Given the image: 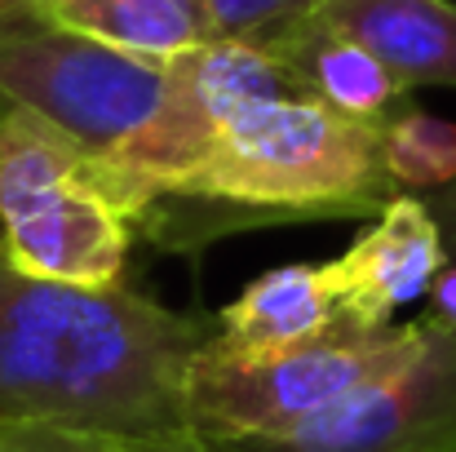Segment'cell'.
<instances>
[{
    "label": "cell",
    "instance_id": "cell-11",
    "mask_svg": "<svg viewBox=\"0 0 456 452\" xmlns=\"http://www.w3.org/2000/svg\"><path fill=\"white\" fill-rule=\"evenodd\" d=\"M275 53L302 80L310 98H319L323 107L350 120L381 125L399 107H408V89L395 80V71L377 53H368L359 40L323 27L319 18L302 22L289 40H280Z\"/></svg>",
    "mask_w": 456,
    "mask_h": 452
},
{
    "label": "cell",
    "instance_id": "cell-5",
    "mask_svg": "<svg viewBox=\"0 0 456 452\" xmlns=\"http://www.w3.org/2000/svg\"><path fill=\"white\" fill-rule=\"evenodd\" d=\"M168 62L120 53L45 9L0 18V111H27L116 164L159 111Z\"/></svg>",
    "mask_w": 456,
    "mask_h": 452
},
{
    "label": "cell",
    "instance_id": "cell-14",
    "mask_svg": "<svg viewBox=\"0 0 456 452\" xmlns=\"http://www.w3.org/2000/svg\"><path fill=\"white\" fill-rule=\"evenodd\" d=\"M204 4L222 40H244L262 49H275L280 40H289L319 9V0H204Z\"/></svg>",
    "mask_w": 456,
    "mask_h": 452
},
{
    "label": "cell",
    "instance_id": "cell-13",
    "mask_svg": "<svg viewBox=\"0 0 456 452\" xmlns=\"http://www.w3.org/2000/svg\"><path fill=\"white\" fill-rule=\"evenodd\" d=\"M386 168L403 195H435L456 182V125L421 107H399L386 120Z\"/></svg>",
    "mask_w": 456,
    "mask_h": 452
},
{
    "label": "cell",
    "instance_id": "cell-6",
    "mask_svg": "<svg viewBox=\"0 0 456 452\" xmlns=\"http://www.w3.org/2000/svg\"><path fill=\"white\" fill-rule=\"evenodd\" d=\"M297 94H305L302 80L280 62L275 49H262V45L217 36L173 58L159 111L111 164L116 182L129 195L134 222L147 213L155 195H168L217 147V138L244 111L275 98H297Z\"/></svg>",
    "mask_w": 456,
    "mask_h": 452
},
{
    "label": "cell",
    "instance_id": "cell-17",
    "mask_svg": "<svg viewBox=\"0 0 456 452\" xmlns=\"http://www.w3.org/2000/svg\"><path fill=\"white\" fill-rule=\"evenodd\" d=\"M421 200H426V209L435 213V222H439V231H444L448 258H456V182L444 186V191H435V195H421Z\"/></svg>",
    "mask_w": 456,
    "mask_h": 452
},
{
    "label": "cell",
    "instance_id": "cell-19",
    "mask_svg": "<svg viewBox=\"0 0 456 452\" xmlns=\"http://www.w3.org/2000/svg\"><path fill=\"white\" fill-rule=\"evenodd\" d=\"M27 9H45V0H0V18H9V13H27Z\"/></svg>",
    "mask_w": 456,
    "mask_h": 452
},
{
    "label": "cell",
    "instance_id": "cell-9",
    "mask_svg": "<svg viewBox=\"0 0 456 452\" xmlns=\"http://www.w3.org/2000/svg\"><path fill=\"white\" fill-rule=\"evenodd\" d=\"M314 18L377 53L408 94L456 89V0H319Z\"/></svg>",
    "mask_w": 456,
    "mask_h": 452
},
{
    "label": "cell",
    "instance_id": "cell-8",
    "mask_svg": "<svg viewBox=\"0 0 456 452\" xmlns=\"http://www.w3.org/2000/svg\"><path fill=\"white\" fill-rule=\"evenodd\" d=\"M444 267L448 244L421 195L390 200L341 258L323 262L337 293V319L359 333L390 328L395 310L430 298Z\"/></svg>",
    "mask_w": 456,
    "mask_h": 452
},
{
    "label": "cell",
    "instance_id": "cell-12",
    "mask_svg": "<svg viewBox=\"0 0 456 452\" xmlns=\"http://www.w3.org/2000/svg\"><path fill=\"white\" fill-rule=\"evenodd\" d=\"M45 13L147 62H173L217 40L204 0H45Z\"/></svg>",
    "mask_w": 456,
    "mask_h": 452
},
{
    "label": "cell",
    "instance_id": "cell-7",
    "mask_svg": "<svg viewBox=\"0 0 456 452\" xmlns=\"http://www.w3.org/2000/svg\"><path fill=\"white\" fill-rule=\"evenodd\" d=\"M213 452H456V328L421 315V346L328 417L280 440H204Z\"/></svg>",
    "mask_w": 456,
    "mask_h": 452
},
{
    "label": "cell",
    "instance_id": "cell-3",
    "mask_svg": "<svg viewBox=\"0 0 456 452\" xmlns=\"http://www.w3.org/2000/svg\"><path fill=\"white\" fill-rule=\"evenodd\" d=\"M138 222L111 164L27 111H0V253L40 280L111 289Z\"/></svg>",
    "mask_w": 456,
    "mask_h": 452
},
{
    "label": "cell",
    "instance_id": "cell-1",
    "mask_svg": "<svg viewBox=\"0 0 456 452\" xmlns=\"http://www.w3.org/2000/svg\"><path fill=\"white\" fill-rule=\"evenodd\" d=\"M213 319L134 284L80 289L22 275L0 253V417L98 435H191L186 373Z\"/></svg>",
    "mask_w": 456,
    "mask_h": 452
},
{
    "label": "cell",
    "instance_id": "cell-2",
    "mask_svg": "<svg viewBox=\"0 0 456 452\" xmlns=\"http://www.w3.org/2000/svg\"><path fill=\"white\" fill-rule=\"evenodd\" d=\"M386 120H350L319 98H275L244 111L168 195L138 218V235L168 249L262 222L377 218L403 191L386 168Z\"/></svg>",
    "mask_w": 456,
    "mask_h": 452
},
{
    "label": "cell",
    "instance_id": "cell-10",
    "mask_svg": "<svg viewBox=\"0 0 456 452\" xmlns=\"http://www.w3.org/2000/svg\"><path fill=\"white\" fill-rule=\"evenodd\" d=\"M337 293L323 267H275L213 315V346L231 355H280L337 328Z\"/></svg>",
    "mask_w": 456,
    "mask_h": 452
},
{
    "label": "cell",
    "instance_id": "cell-4",
    "mask_svg": "<svg viewBox=\"0 0 456 452\" xmlns=\"http://www.w3.org/2000/svg\"><path fill=\"white\" fill-rule=\"evenodd\" d=\"M421 346V315L377 333L337 324L328 337L280 355H231L208 346L186 373V426L200 440H280L395 373Z\"/></svg>",
    "mask_w": 456,
    "mask_h": 452
},
{
    "label": "cell",
    "instance_id": "cell-18",
    "mask_svg": "<svg viewBox=\"0 0 456 452\" xmlns=\"http://www.w3.org/2000/svg\"><path fill=\"white\" fill-rule=\"evenodd\" d=\"M430 315H439L444 324L456 328V258H448V267L439 271V280L430 289Z\"/></svg>",
    "mask_w": 456,
    "mask_h": 452
},
{
    "label": "cell",
    "instance_id": "cell-16",
    "mask_svg": "<svg viewBox=\"0 0 456 452\" xmlns=\"http://www.w3.org/2000/svg\"><path fill=\"white\" fill-rule=\"evenodd\" d=\"M107 452H213L200 435H151V440H125L111 435Z\"/></svg>",
    "mask_w": 456,
    "mask_h": 452
},
{
    "label": "cell",
    "instance_id": "cell-15",
    "mask_svg": "<svg viewBox=\"0 0 456 452\" xmlns=\"http://www.w3.org/2000/svg\"><path fill=\"white\" fill-rule=\"evenodd\" d=\"M111 435L58 426V422H18L0 417V452H107Z\"/></svg>",
    "mask_w": 456,
    "mask_h": 452
}]
</instances>
